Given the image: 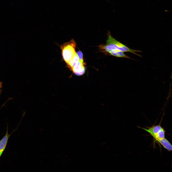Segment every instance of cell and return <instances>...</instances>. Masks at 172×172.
<instances>
[{
	"mask_svg": "<svg viewBox=\"0 0 172 172\" xmlns=\"http://www.w3.org/2000/svg\"><path fill=\"white\" fill-rule=\"evenodd\" d=\"M108 53L111 55L117 57L131 59L129 57L124 54V52L119 50H112L109 51Z\"/></svg>",
	"mask_w": 172,
	"mask_h": 172,
	"instance_id": "cell-7",
	"label": "cell"
},
{
	"mask_svg": "<svg viewBox=\"0 0 172 172\" xmlns=\"http://www.w3.org/2000/svg\"><path fill=\"white\" fill-rule=\"evenodd\" d=\"M160 144L163 147L168 151H170L172 150V144L169 141L165 138L160 140L156 141Z\"/></svg>",
	"mask_w": 172,
	"mask_h": 172,
	"instance_id": "cell-6",
	"label": "cell"
},
{
	"mask_svg": "<svg viewBox=\"0 0 172 172\" xmlns=\"http://www.w3.org/2000/svg\"><path fill=\"white\" fill-rule=\"evenodd\" d=\"M79 61V59L76 52L72 59L69 63L67 65V66L70 69L74 67Z\"/></svg>",
	"mask_w": 172,
	"mask_h": 172,
	"instance_id": "cell-8",
	"label": "cell"
},
{
	"mask_svg": "<svg viewBox=\"0 0 172 172\" xmlns=\"http://www.w3.org/2000/svg\"><path fill=\"white\" fill-rule=\"evenodd\" d=\"M3 82L0 81V95L1 94L2 90L1 88L2 87Z\"/></svg>",
	"mask_w": 172,
	"mask_h": 172,
	"instance_id": "cell-11",
	"label": "cell"
},
{
	"mask_svg": "<svg viewBox=\"0 0 172 172\" xmlns=\"http://www.w3.org/2000/svg\"><path fill=\"white\" fill-rule=\"evenodd\" d=\"M99 47L100 49L108 53L111 50H118L124 52H129L139 56H141L137 53V52H141V51L131 49L117 41L112 37L109 32H108V37L106 44L101 45Z\"/></svg>",
	"mask_w": 172,
	"mask_h": 172,
	"instance_id": "cell-1",
	"label": "cell"
},
{
	"mask_svg": "<svg viewBox=\"0 0 172 172\" xmlns=\"http://www.w3.org/2000/svg\"><path fill=\"white\" fill-rule=\"evenodd\" d=\"M17 128L16 129L13 130L12 133L9 134L8 133V126L7 124L5 134L0 140V158L6 148L10 137L14 131L17 130Z\"/></svg>",
	"mask_w": 172,
	"mask_h": 172,
	"instance_id": "cell-4",
	"label": "cell"
},
{
	"mask_svg": "<svg viewBox=\"0 0 172 172\" xmlns=\"http://www.w3.org/2000/svg\"><path fill=\"white\" fill-rule=\"evenodd\" d=\"M85 64L84 60H79L77 64L70 70L77 75L80 76L82 75L85 73L86 71Z\"/></svg>",
	"mask_w": 172,
	"mask_h": 172,
	"instance_id": "cell-3",
	"label": "cell"
},
{
	"mask_svg": "<svg viewBox=\"0 0 172 172\" xmlns=\"http://www.w3.org/2000/svg\"><path fill=\"white\" fill-rule=\"evenodd\" d=\"M76 53L79 58V60L81 61L84 60L83 59V55L82 52L81 51H79Z\"/></svg>",
	"mask_w": 172,
	"mask_h": 172,
	"instance_id": "cell-10",
	"label": "cell"
},
{
	"mask_svg": "<svg viewBox=\"0 0 172 172\" xmlns=\"http://www.w3.org/2000/svg\"><path fill=\"white\" fill-rule=\"evenodd\" d=\"M162 119V118L159 124L157 125L154 124L151 127H147V128L138 126V127L147 132L153 138H154L163 128L161 125Z\"/></svg>",
	"mask_w": 172,
	"mask_h": 172,
	"instance_id": "cell-5",
	"label": "cell"
},
{
	"mask_svg": "<svg viewBox=\"0 0 172 172\" xmlns=\"http://www.w3.org/2000/svg\"><path fill=\"white\" fill-rule=\"evenodd\" d=\"M76 46L75 42L72 39L69 42L64 43L61 46L62 56L67 65L72 59L76 53Z\"/></svg>",
	"mask_w": 172,
	"mask_h": 172,
	"instance_id": "cell-2",
	"label": "cell"
},
{
	"mask_svg": "<svg viewBox=\"0 0 172 172\" xmlns=\"http://www.w3.org/2000/svg\"><path fill=\"white\" fill-rule=\"evenodd\" d=\"M165 131L163 128L154 137L155 141L162 139L165 138Z\"/></svg>",
	"mask_w": 172,
	"mask_h": 172,
	"instance_id": "cell-9",
	"label": "cell"
}]
</instances>
